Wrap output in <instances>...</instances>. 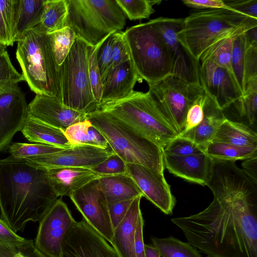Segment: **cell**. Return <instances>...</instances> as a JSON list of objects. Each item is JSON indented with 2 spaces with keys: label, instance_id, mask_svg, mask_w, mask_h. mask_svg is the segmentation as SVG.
I'll return each mask as SVG.
<instances>
[{
  "label": "cell",
  "instance_id": "obj_1",
  "mask_svg": "<svg viewBox=\"0 0 257 257\" xmlns=\"http://www.w3.org/2000/svg\"><path fill=\"white\" fill-rule=\"evenodd\" d=\"M214 198L201 212L171 219L188 242L206 257H257V190L238 169L217 175Z\"/></svg>",
  "mask_w": 257,
  "mask_h": 257
},
{
  "label": "cell",
  "instance_id": "obj_40",
  "mask_svg": "<svg viewBox=\"0 0 257 257\" xmlns=\"http://www.w3.org/2000/svg\"><path fill=\"white\" fill-rule=\"evenodd\" d=\"M102 40L95 46L87 45V57L88 74L94 99L99 104L101 100L102 82L97 62V52Z\"/></svg>",
  "mask_w": 257,
  "mask_h": 257
},
{
  "label": "cell",
  "instance_id": "obj_52",
  "mask_svg": "<svg viewBox=\"0 0 257 257\" xmlns=\"http://www.w3.org/2000/svg\"><path fill=\"white\" fill-rule=\"evenodd\" d=\"M14 257H47L35 245L34 241L26 239L23 247Z\"/></svg>",
  "mask_w": 257,
  "mask_h": 257
},
{
  "label": "cell",
  "instance_id": "obj_54",
  "mask_svg": "<svg viewBox=\"0 0 257 257\" xmlns=\"http://www.w3.org/2000/svg\"><path fill=\"white\" fill-rule=\"evenodd\" d=\"M146 257H161L158 249L152 244H145Z\"/></svg>",
  "mask_w": 257,
  "mask_h": 257
},
{
  "label": "cell",
  "instance_id": "obj_53",
  "mask_svg": "<svg viewBox=\"0 0 257 257\" xmlns=\"http://www.w3.org/2000/svg\"><path fill=\"white\" fill-rule=\"evenodd\" d=\"M257 157L244 160L242 163L241 170L256 185Z\"/></svg>",
  "mask_w": 257,
  "mask_h": 257
},
{
  "label": "cell",
  "instance_id": "obj_26",
  "mask_svg": "<svg viewBox=\"0 0 257 257\" xmlns=\"http://www.w3.org/2000/svg\"><path fill=\"white\" fill-rule=\"evenodd\" d=\"M21 132L30 142L45 144L64 149L72 147L62 130L50 125L29 114Z\"/></svg>",
  "mask_w": 257,
  "mask_h": 257
},
{
  "label": "cell",
  "instance_id": "obj_39",
  "mask_svg": "<svg viewBox=\"0 0 257 257\" xmlns=\"http://www.w3.org/2000/svg\"><path fill=\"white\" fill-rule=\"evenodd\" d=\"M14 0H0V43L13 46Z\"/></svg>",
  "mask_w": 257,
  "mask_h": 257
},
{
  "label": "cell",
  "instance_id": "obj_38",
  "mask_svg": "<svg viewBox=\"0 0 257 257\" xmlns=\"http://www.w3.org/2000/svg\"><path fill=\"white\" fill-rule=\"evenodd\" d=\"M126 17L130 20L148 19L155 10L153 6L159 5L161 1L116 0Z\"/></svg>",
  "mask_w": 257,
  "mask_h": 257
},
{
  "label": "cell",
  "instance_id": "obj_23",
  "mask_svg": "<svg viewBox=\"0 0 257 257\" xmlns=\"http://www.w3.org/2000/svg\"><path fill=\"white\" fill-rule=\"evenodd\" d=\"M226 118L223 110L206 93L203 119L197 126L180 133L178 136L192 141L205 151V148L212 141L219 126Z\"/></svg>",
  "mask_w": 257,
  "mask_h": 257
},
{
  "label": "cell",
  "instance_id": "obj_32",
  "mask_svg": "<svg viewBox=\"0 0 257 257\" xmlns=\"http://www.w3.org/2000/svg\"><path fill=\"white\" fill-rule=\"evenodd\" d=\"M152 244L162 257H201L200 252L188 242H183L173 236L151 237Z\"/></svg>",
  "mask_w": 257,
  "mask_h": 257
},
{
  "label": "cell",
  "instance_id": "obj_46",
  "mask_svg": "<svg viewBox=\"0 0 257 257\" xmlns=\"http://www.w3.org/2000/svg\"><path fill=\"white\" fill-rule=\"evenodd\" d=\"M130 60L123 32H115L112 47V63L111 69Z\"/></svg>",
  "mask_w": 257,
  "mask_h": 257
},
{
  "label": "cell",
  "instance_id": "obj_15",
  "mask_svg": "<svg viewBox=\"0 0 257 257\" xmlns=\"http://www.w3.org/2000/svg\"><path fill=\"white\" fill-rule=\"evenodd\" d=\"M28 115V104L18 84L0 90V152L8 149Z\"/></svg>",
  "mask_w": 257,
  "mask_h": 257
},
{
  "label": "cell",
  "instance_id": "obj_4",
  "mask_svg": "<svg viewBox=\"0 0 257 257\" xmlns=\"http://www.w3.org/2000/svg\"><path fill=\"white\" fill-rule=\"evenodd\" d=\"M97 109L109 114L162 150L178 137L148 91H134L123 99L99 104Z\"/></svg>",
  "mask_w": 257,
  "mask_h": 257
},
{
  "label": "cell",
  "instance_id": "obj_34",
  "mask_svg": "<svg viewBox=\"0 0 257 257\" xmlns=\"http://www.w3.org/2000/svg\"><path fill=\"white\" fill-rule=\"evenodd\" d=\"M49 36L56 62L61 67L75 40L76 35L70 28L66 27Z\"/></svg>",
  "mask_w": 257,
  "mask_h": 257
},
{
  "label": "cell",
  "instance_id": "obj_35",
  "mask_svg": "<svg viewBox=\"0 0 257 257\" xmlns=\"http://www.w3.org/2000/svg\"><path fill=\"white\" fill-rule=\"evenodd\" d=\"M64 148L42 144L13 143L9 148V153L12 157L17 159H26L53 154Z\"/></svg>",
  "mask_w": 257,
  "mask_h": 257
},
{
  "label": "cell",
  "instance_id": "obj_36",
  "mask_svg": "<svg viewBox=\"0 0 257 257\" xmlns=\"http://www.w3.org/2000/svg\"><path fill=\"white\" fill-rule=\"evenodd\" d=\"M234 103L240 116L245 117L250 124H253L257 111V79L246 85L242 95Z\"/></svg>",
  "mask_w": 257,
  "mask_h": 257
},
{
  "label": "cell",
  "instance_id": "obj_24",
  "mask_svg": "<svg viewBox=\"0 0 257 257\" xmlns=\"http://www.w3.org/2000/svg\"><path fill=\"white\" fill-rule=\"evenodd\" d=\"M143 196L135 198L126 215L113 230L112 246L120 257H136L135 242L136 226L142 212L140 202Z\"/></svg>",
  "mask_w": 257,
  "mask_h": 257
},
{
  "label": "cell",
  "instance_id": "obj_3",
  "mask_svg": "<svg viewBox=\"0 0 257 257\" xmlns=\"http://www.w3.org/2000/svg\"><path fill=\"white\" fill-rule=\"evenodd\" d=\"M256 27L257 19L233 10H203L184 18L177 36L191 55L199 61L202 54L216 42L235 37Z\"/></svg>",
  "mask_w": 257,
  "mask_h": 257
},
{
  "label": "cell",
  "instance_id": "obj_5",
  "mask_svg": "<svg viewBox=\"0 0 257 257\" xmlns=\"http://www.w3.org/2000/svg\"><path fill=\"white\" fill-rule=\"evenodd\" d=\"M16 58L32 91L62 101L61 67L54 58L49 34L29 31L18 41Z\"/></svg>",
  "mask_w": 257,
  "mask_h": 257
},
{
  "label": "cell",
  "instance_id": "obj_10",
  "mask_svg": "<svg viewBox=\"0 0 257 257\" xmlns=\"http://www.w3.org/2000/svg\"><path fill=\"white\" fill-rule=\"evenodd\" d=\"M149 86L148 92L179 135L183 130L189 107L204 88L200 83H190L172 75Z\"/></svg>",
  "mask_w": 257,
  "mask_h": 257
},
{
  "label": "cell",
  "instance_id": "obj_9",
  "mask_svg": "<svg viewBox=\"0 0 257 257\" xmlns=\"http://www.w3.org/2000/svg\"><path fill=\"white\" fill-rule=\"evenodd\" d=\"M87 44L78 37L61 65L62 102L65 106L89 114L98 103L93 95L87 57Z\"/></svg>",
  "mask_w": 257,
  "mask_h": 257
},
{
  "label": "cell",
  "instance_id": "obj_16",
  "mask_svg": "<svg viewBox=\"0 0 257 257\" xmlns=\"http://www.w3.org/2000/svg\"><path fill=\"white\" fill-rule=\"evenodd\" d=\"M113 152L87 145H76L59 152L44 156L24 159L34 167L49 170L60 167H83L91 169Z\"/></svg>",
  "mask_w": 257,
  "mask_h": 257
},
{
  "label": "cell",
  "instance_id": "obj_20",
  "mask_svg": "<svg viewBox=\"0 0 257 257\" xmlns=\"http://www.w3.org/2000/svg\"><path fill=\"white\" fill-rule=\"evenodd\" d=\"M213 160L206 154L178 156L164 155V167L174 175L188 181L206 185Z\"/></svg>",
  "mask_w": 257,
  "mask_h": 257
},
{
  "label": "cell",
  "instance_id": "obj_41",
  "mask_svg": "<svg viewBox=\"0 0 257 257\" xmlns=\"http://www.w3.org/2000/svg\"><path fill=\"white\" fill-rule=\"evenodd\" d=\"M163 152L164 155L178 156L205 153L204 150L197 144L178 136L167 144Z\"/></svg>",
  "mask_w": 257,
  "mask_h": 257
},
{
  "label": "cell",
  "instance_id": "obj_45",
  "mask_svg": "<svg viewBox=\"0 0 257 257\" xmlns=\"http://www.w3.org/2000/svg\"><path fill=\"white\" fill-rule=\"evenodd\" d=\"M206 97V93L204 89L203 93L189 107L186 115L183 130L180 133L194 128L201 122L204 116V106Z\"/></svg>",
  "mask_w": 257,
  "mask_h": 257
},
{
  "label": "cell",
  "instance_id": "obj_51",
  "mask_svg": "<svg viewBox=\"0 0 257 257\" xmlns=\"http://www.w3.org/2000/svg\"><path fill=\"white\" fill-rule=\"evenodd\" d=\"M25 240L13 231L8 225L0 219V242L7 243L21 242Z\"/></svg>",
  "mask_w": 257,
  "mask_h": 257
},
{
  "label": "cell",
  "instance_id": "obj_48",
  "mask_svg": "<svg viewBox=\"0 0 257 257\" xmlns=\"http://www.w3.org/2000/svg\"><path fill=\"white\" fill-rule=\"evenodd\" d=\"M223 1L230 10L257 19V0H229Z\"/></svg>",
  "mask_w": 257,
  "mask_h": 257
},
{
  "label": "cell",
  "instance_id": "obj_7",
  "mask_svg": "<svg viewBox=\"0 0 257 257\" xmlns=\"http://www.w3.org/2000/svg\"><path fill=\"white\" fill-rule=\"evenodd\" d=\"M66 26L88 45L95 46L108 35L121 31L126 16L116 0H66Z\"/></svg>",
  "mask_w": 257,
  "mask_h": 257
},
{
  "label": "cell",
  "instance_id": "obj_17",
  "mask_svg": "<svg viewBox=\"0 0 257 257\" xmlns=\"http://www.w3.org/2000/svg\"><path fill=\"white\" fill-rule=\"evenodd\" d=\"M126 174L135 181L143 196L166 214H171L176 203L164 174L141 165L126 163Z\"/></svg>",
  "mask_w": 257,
  "mask_h": 257
},
{
  "label": "cell",
  "instance_id": "obj_43",
  "mask_svg": "<svg viewBox=\"0 0 257 257\" xmlns=\"http://www.w3.org/2000/svg\"><path fill=\"white\" fill-rule=\"evenodd\" d=\"M114 33H111L103 39L97 52V62L102 82L111 67L112 47Z\"/></svg>",
  "mask_w": 257,
  "mask_h": 257
},
{
  "label": "cell",
  "instance_id": "obj_2",
  "mask_svg": "<svg viewBox=\"0 0 257 257\" xmlns=\"http://www.w3.org/2000/svg\"><path fill=\"white\" fill-rule=\"evenodd\" d=\"M58 197L47 170L11 156L0 159V219L15 232L39 221Z\"/></svg>",
  "mask_w": 257,
  "mask_h": 257
},
{
  "label": "cell",
  "instance_id": "obj_18",
  "mask_svg": "<svg viewBox=\"0 0 257 257\" xmlns=\"http://www.w3.org/2000/svg\"><path fill=\"white\" fill-rule=\"evenodd\" d=\"M199 80L205 91L222 110L242 95L234 75L210 61L200 64Z\"/></svg>",
  "mask_w": 257,
  "mask_h": 257
},
{
  "label": "cell",
  "instance_id": "obj_13",
  "mask_svg": "<svg viewBox=\"0 0 257 257\" xmlns=\"http://www.w3.org/2000/svg\"><path fill=\"white\" fill-rule=\"evenodd\" d=\"M75 221L67 205L57 199L39 221L35 245L47 257H61L63 239Z\"/></svg>",
  "mask_w": 257,
  "mask_h": 257
},
{
  "label": "cell",
  "instance_id": "obj_31",
  "mask_svg": "<svg viewBox=\"0 0 257 257\" xmlns=\"http://www.w3.org/2000/svg\"><path fill=\"white\" fill-rule=\"evenodd\" d=\"M205 153L212 160L235 162L257 157V147H244L227 143L211 142Z\"/></svg>",
  "mask_w": 257,
  "mask_h": 257
},
{
  "label": "cell",
  "instance_id": "obj_11",
  "mask_svg": "<svg viewBox=\"0 0 257 257\" xmlns=\"http://www.w3.org/2000/svg\"><path fill=\"white\" fill-rule=\"evenodd\" d=\"M151 21L161 35L169 52L171 75L190 83L200 84L199 62L191 55L178 38L183 19L159 17Z\"/></svg>",
  "mask_w": 257,
  "mask_h": 257
},
{
  "label": "cell",
  "instance_id": "obj_28",
  "mask_svg": "<svg viewBox=\"0 0 257 257\" xmlns=\"http://www.w3.org/2000/svg\"><path fill=\"white\" fill-rule=\"evenodd\" d=\"M211 142L244 147H257V134L244 124L226 118L219 126Z\"/></svg>",
  "mask_w": 257,
  "mask_h": 257
},
{
  "label": "cell",
  "instance_id": "obj_19",
  "mask_svg": "<svg viewBox=\"0 0 257 257\" xmlns=\"http://www.w3.org/2000/svg\"><path fill=\"white\" fill-rule=\"evenodd\" d=\"M29 114L64 131L69 126L87 119L88 114L67 107L57 97L36 94L28 104Z\"/></svg>",
  "mask_w": 257,
  "mask_h": 257
},
{
  "label": "cell",
  "instance_id": "obj_8",
  "mask_svg": "<svg viewBox=\"0 0 257 257\" xmlns=\"http://www.w3.org/2000/svg\"><path fill=\"white\" fill-rule=\"evenodd\" d=\"M123 34L130 59L142 80L151 85L171 75L169 52L151 21L132 26Z\"/></svg>",
  "mask_w": 257,
  "mask_h": 257
},
{
  "label": "cell",
  "instance_id": "obj_42",
  "mask_svg": "<svg viewBox=\"0 0 257 257\" xmlns=\"http://www.w3.org/2000/svg\"><path fill=\"white\" fill-rule=\"evenodd\" d=\"M25 81L22 74L15 68L7 51L0 54V90Z\"/></svg>",
  "mask_w": 257,
  "mask_h": 257
},
{
  "label": "cell",
  "instance_id": "obj_29",
  "mask_svg": "<svg viewBox=\"0 0 257 257\" xmlns=\"http://www.w3.org/2000/svg\"><path fill=\"white\" fill-rule=\"evenodd\" d=\"M63 132L72 146L87 145L102 149L108 148L105 138L88 119L69 126Z\"/></svg>",
  "mask_w": 257,
  "mask_h": 257
},
{
  "label": "cell",
  "instance_id": "obj_55",
  "mask_svg": "<svg viewBox=\"0 0 257 257\" xmlns=\"http://www.w3.org/2000/svg\"><path fill=\"white\" fill-rule=\"evenodd\" d=\"M7 46L0 43V54L6 51Z\"/></svg>",
  "mask_w": 257,
  "mask_h": 257
},
{
  "label": "cell",
  "instance_id": "obj_27",
  "mask_svg": "<svg viewBox=\"0 0 257 257\" xmlns=\"http://www.w3.org/2000/svg\"><path fill=\"white\" fill-rule=\"evenodd\" d=\"M98 181L108 203L143 196L135 181L126 174L100 177Z\"/></svg>",
  "mask_w": 257,
  "mask_h": 257
},
{
  "label": "cell",
  "instance_id": "obj_44",
  "mask_svg": "<svg viewBox=\"0 0 257 257\" xmlns=\"http://www.w3.org/2000/svg\"><path fill=\"white\" fill-rule=\"evenodd\" d=\"M91 169L100 177L126 174V163L114 153Z\"/></svg>",
  "mask_w": 257,
  "mask_h": 257
},
{
  "label": "cell",
  "instance_id": "obj_50",
  "mask_svg": "<svg viewBox=\"0 0 257 257\" xmlns=\"http://www.w3.org/2000/svg\"><path fill=\"white\" fill-rule=\"evenodd\" d=\"M144 220L142 212L140 214L136 226L135 251L136 257H146L143 239Z\"/></svg>",
  "mask_w": 257,
  "mask_h": 257
},
{
  "label": "cell",
  "instance_id": "obj_37",
  "mask_svg": "<svg viewBox=\"0 0 257 257\" xmlns=\"http://www.w3.org/2000/svg\"><path fill=\"white\" fill-rule=\"evenodd\" d=\"M247 41V32L235 37L231 56L232 71L242 94L244 90V55Z\"/></svg>",
  "mask_w": 257,
  "mask_h": 257
},
{
  "label": "cell",
  "instance_id": "obj_30",
  "mask_svg": "<svg viewBox=\"0 0 257 257\" xmlns=\"http://www.w3.org/2000/svg\"><path fill=\"white\" fill-rule=\"evenodd\" d=\"M68 8L66 0H46L40 23L34 29L51 34L66 27Z\"/></svg>",
  "mask_w": 257,
  "mask_h": 257
},
{
  "label": "cell",
  "instance_id": "obj_21",
  "mask_svg": "<svg viewBox=\"0 0 257 257\" xmlns=\"http://www.w3.org/2000/svg\"><path fill=\"white\" fill-rule=\"evenodd\" d=\"M138 81L142 82V79L131 59L110 69L102 82L99 104L128 97L134 91V86Z\"/></svg>",
  "mask_w": 257,
  "mask_h": 257
},
{
  "label": "cell",
  "instance_id": "obj_33",
  "mask_svg": "<svg viewBox=\"0 0 257 257\" xmlns=\"http://www.w3.org/2000/svg\"><path fill=\"white\" fill-rule=\"evenodd\" d=\"M234 38H224L214 43L200 56L199 63L210 61L226 69L234 75L231 67V56Z\"/></svg>",
  "mask_w": 257,
  "mask_h": 257
},
{
  "label": "cell",
  "instance_id": "obj_47",
  "mask_svg": "<svg viewBox=\"0 0 257 257\" xmlns=\"http://www.w3.org/2000/svg\"><path fill=\"white\" fill-rule=\"evenodd\" d=\"M134 199L108 203L109 215L113 230L124 217Z\"/></svg>",
  "mask_w": 257,
  "mask_h": 257
},
{
  "label": "cell",
  "instance_id": "obj_22",
  "mask_svg": "<svg viewBox=\"0 0 257 257\" xmlns=\"http://www.w3.org/2000/svg\"><path fill=\"white\" fill-rule=\"evenodd\" d=\"M49 183L56 195L70 196L75 190L100 177L91 169L60 167L47 170Z\"/></svg>",
  "mask_w": 257,
  "mask_h": 257
},
{
  "label": "cell",
  "instance_id": "obj_49",
  "mask_svg": "<svg viewBox=\"0 0 257 257\" xmlns=\"http://www.w3.org/2000/svg\"><path fill=\"white\" fill-rule=\"evenodd\" d=\"M182 2L185 6L196 9L208 10L224 9L230 10L222 0H183Z\"/></svg>",
  "mask_w": 257,
  "mask_h": 257
},
{
  "label": "cell",
  "instance_id": "obj_25",
  "mask_svg": "<svg viewBox=\"0 0 257 257\" xmlns=\"http://www.w3.org/2000/svg\"><path fill=\"white\" fill-rule=\"evenodd\" d=\"M46 0H14L13 42L22 39L41 22Z\"/></svg>",
  "mask_w": 257,
  "mask_h": 257
},
{
  "label": "cell",
  "instance_id": "obj_6",
  "mask_svg": "<svg viewBox=\"0 0 257 257\" xmlns=\"http://www.w3.org/2000/svg\"><path fill=\"white\" fill-rule=\"evenodd\" d=\"M88 117L112 152L125 163L141 165L164 174V154L161 148L98 109L89 113Z\"/></svg>",
  "mask_w": 257,
  "mask_h": 257
},
{
  "label": "cell",
  "instance_id": "obj_12",
  "mask_svg": "<svg viewBox=\"0 0 257 257\" xmlns=\"http://www.w3.org/2000/svg\"><path fill=\"white\" fill-rule=\"evenodd\" d=\"M69 197L84 220L111 243L113 228L109 215L108 203L100 187L98 178L75 190Z\"/></svg>",
  "mask_w": 257,
  "mask_h": 257
},
{
  "label": "cell",
  "instance_id": "obj_14",
  "mask_svg": "<svg viewBox=\"0 0 257 257\" xmlns=\"http://www.w3.org/2000/svg\"><path fill=\"white\" fill-rule=\"evenodd\" d=\"M61 257H120L114 248L83 218L67 231Z\"/></svg>",
  "mask_w": 257,
  "mask_h": 257
}]
</instances>
